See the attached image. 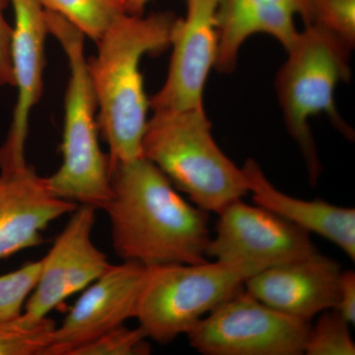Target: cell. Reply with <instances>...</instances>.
<instances>
[{"mask_svg": "<svg viewBox=\"0 0 355 355\" xmlns=\"http://www.w3.org/2000/svg\"><path fill=\"white\" fill-rule=\"evenodd\" d=\"M110 173L113 197L104 210L119 258L147 268L207 261L209 212L188 202L146 158L114 165Z\"/></svg>", "mask_w": 355, "mask_h": 355, "instance_id": "obj_1", "label": "cell"}, {"mask_svg": "<svg viewBox=\"0 0 355 355\" xmlns=\"http://www.w3.org/2000/svg\"><path fill=\"white\" fill-rule=\"evenodd\" d=\"M177 19L170 11L148 16L123 13L96 42L97 55L88 60V70L99 132L109 147L110 169L142 157L150 105L140 62L146 55L169 48Z\"/></svg>", "mask_w": 355, "mask_h": 355, "instance_id": "obj_2", "label": "cell"}, {"mask_svg": "<svg viewBox=\"0 0 355 355\" xmlns=\"http://www.w3.org/2000/svg\"><path fill=\"white\" fill-rule=\"evenodd\" d=\"M153 113L142 139V157L191 202L218 214L247 195L244 172L216 144L205 107Z\"/></svg>", "mask_w": 355, "mask_h": 355, "instance_id": "obj_3", "label": "cell"}, {"mask_svg": "<svg viewBox=\"0 0 355 355\" xmlns=\"http://www.w3.org/2000/svg\"><path fill=\"white\" fill-rule=\"evenodd\" d=\"M46 18L49 34L64 49L70 69L64 100L62 163L46 180L58 198L104 210L113 191L109 157L99 144L97 102L84 51L85 35L58 14L46 10Z\"/></svg>", "mask_w": 355, "mask_h": 355, "instance_id": "obj_4", "label": "cell"}, {"mask_svg": "<svg viewBox=\"0 0 355 355\" xmlns=\"http://www.w3.org/2000/svg\"><path fill=\"white\" fill-rule=\"evenodd\" d=\"M286 53L287 60L275 77V90L287 130L304 156L311 182L315 184L321 165L308 123L310 118L324 114L345 137H354L335 103L336 86L349 83L352 76V50L323 28L309 24L299 32Z\"/></svg>", "mask_w": 355, "mask_h": 355, "instance_id": "obj_5", "label": "cell"}, {"mask_svg": "<svg viewBox=\"0 0 355 355\" xmlns=\"http://www.w3.org/2000/svg\"><path fill=\"white\" fill-rule=\"evenodd\" d=\"M258 268L228 261L148 268L137 317L147 338L168 345L244 288Z\"/></svg>", "mask_w": 355, "mask_h": 355, "instance_id": "obj_6", "label": "cell"}, {"mask_svg": "<svg viewBox=\"0 0 355 355\" xmlns=\"http://www.w3.org/2000/svg\"><path fill=\"white\" fill-rule=\"evenodd\" d=\"M310 326L268 307L243 288L187 336L191 347L205 355H301Z\"/></svg>", "mask_w": 355, "mask_h": 355, "instance_id": "obj_7", "label": "cell"}, {"mask_svg": "<svg viewBox=\"0 0 355 355\" xmlns=\"http://www.w3.org/2000/svg\"><path fill=\"white\" fill-rule=\"evenodd\" d=\"M216 235L207 254L216 261L244 263L265 270L317 253L309 233L242 198L218 212Z\"/></svg>", "mask_w": 355, "mask_h": 355, "instance_id": "obj_8", "label": "cell"}, {"mask_svg": "<svg viewBox=\"0 0 355 355\" xmlns=\"http://www.w3.org/2000/svg\"><path fill=\"white\" fill-rule=\"evenodd\" d=\"M97 209L78 205L58 236L48 254L41 259V272L22 317L38 323L70 296L84 291L111 266L108 256L93 242Z\"/></svg>", "mask_w": 355, "mask_h": 355, "instance_id": "obj_9", "label": "cell"}, {"mask_svg": "<svg viewBox=\"0 0 355 355\" xmlns=\"http://www.w3.org/2000/svg\"><path fill=\"white\" fill-rule=\"evenodd\" d=\"M222 0H187L184 19L173 29L167 78L149 99L153 112L203 107V92L219 50L218 12Z\"/></svg>", "mask_w": 355, "mask_h": 355, "instance_id": "obj_10", "label": "cell"}, {"mask_svg": "<svg viewBox=\"0 0 355 355\" xmlns=\"http://www.w3.org/2000/svg\"><path fill=\"white\" fill-rule=\"evenodd\" d=\"M148 268L137 261L111 265L84 289L44 355H72L74 350L137 317Z\"/></svg>", "mask_w": 355, "mask_h": 355, "instance_id": "obj_11", "label": "cell"}, {"mask_svg": "<svg viewBox=\"0 0 355 355\" xmlns=\"http://www.w3.org/2000/svg\"><path fill=\"white\" fill-rule=\"evenodd\" d=\"M342 272L340 263L317 252L254 273L244 289L268 307L311 323L336 309Z\"/></svg>", "mask_w": 355, "mask_h": 355, "instance_id": "obj_12", "label": "cell"}, {"mask_svg": "<svg viewBox=\"0 0 355 355\" xmlns=\"http://www.w3.org/2000/svg\"><path fill=\"white\" fill-rule=\"evenodd\" d=\"M77 207L55 196L27 162L0 167V260L41 245L51 222Z\"/></svg>", "mask_w": 355, "mask_h": 355, "instance_id": "obj_13", "label": "cell"}, {"mask_svg": "<svg viewBox=\"0 0 355 355\" xmlns=\"http://www.w3.org/2000/svg\"><path fill=\"white\" fill-rule=\"evenodd\" d=\"M10 4L14 12L11 55L18 94L8 135L0 147V166L26 162L30 114L43 96L44 43L49 34L46 10L37 0H10Z\"/></svg>", "mask_w": 355, "mask_h": 355, "instance_id": "obj_14", "label": "cell"}, {"mask_svg": "<svg viewBox=\"0 0 355 355\" xmlns=\"http://www.w3.org/2000/svg\"><path fill=\"white\" fill-rule=\"evenodd\" d=\"M309 12L310 0H222L216 69L234 71L240 49L254 34L270 35L288 50L299 34L295 16L306 23Z\"/></svg>", "mask_w": 355, "mask_h": 355, "instance_id": "obj_15", "label": "cell"}, {"mask_svg": "<svg viewBox=\"0 0 355 355\" xmlns=\"http://www.w3.org/2000/svg\"><path fill=\"white\" fill-rule=\"evenodd\" d=\"M248 193L254 205L270 210L309 234H317L335 244L350 260L355 259V210L324 200H304L277 190L260 165L248 159L242 167Z\"/></svg>", "mask_w": 355, "mask_h": 355, "instance_id": "obj_16", "label": "cell"}, {"mask_svg": "<svg viewBox=\"0 0 355 355\" xmlns=\"http://www.w3.org/2000/svg\"><path fill=\"white\" fill-rule=\"evenodd\" d=\"M97 42L116 17L125 13V0H37Z\"/></svg>", "mask_w": 355, "mask_h": 355, "instance_id": "obj_17", "label": "cell"}, {"mask_svg": "<svg viewBox=\"0 0 355 355\" xmlns=\"http://www.w3.org/2000/svg\"><path fill=\"white\" fill-rule=\"evenodd\" d=\"M55 327L49 317L34 324L21 315L11 321H0V355H44Z\"/></svg>", "mask_w": 355, "mask_h": 355, "instance_id": "obj_18", "label": "cell"}, {"mask_svg": "<svg viewBox=\"0 0 355 355\" xmlns=\"http://www.w3.org/2000/svg\"><path fill=\"white\" fill-rule=\"evenodd\" d=\"M316 323L311 324L305 354L354 355L350 324L335 309L322 312Z\"/></svg>", "mask_w": 355, "mask_h": 355, "instance_id": "obj_19", "label": "cell"}, {"mask_svg": "<svg viewBox=\"0 0 355 355\" xmlns=\"http://www.w3.org/2000/svg\"><path fill=\"white\" fill-rule=\"evenodd\" d=\"M317 25L331 33L349 50L355 44V0H310L305 25Z\"/></svg>", "mask_w": 355, "mask_h": 355, "instance_id": "obj_20", "label": "cell"}, {"mask_svg": "<svg viewBox=\"0 0 355 355\" xmlns=\"http://www.w3.org/2000/svg\"><path fill=\"white\" fill-rule=\"evenodd\" d=\"M41 272V260L28 261L13 272L0 275V321H11L22 314Z\"/></svg>", "mask_w": 355, "mask_h": 355, "instance_id": "obj_21", "label": "cell"}, {"mask_svg": "<svg viewBox=\"0 0 355 355\" xmlns=\"http://www.w3.org/2000/svg\"><path fill=\"white\" fill-rule=\"evenodd\" d=\"M147 340L139 326L130 329L123 324L74 350L72 355H146L151 352Z\"/></svg>", "mask_w": 355, "mask_h": 355, "instance_id": "obj_22", "label": "cell"}, {"mask_svg": "<svg viewBox=\"0 0 355 355\" xmlns=\"http://www.w3.org/2000/svg\"><path fill=\"white\" fill-rule=\"evenodd\" d=\"M9 4L10 0H0V86H15L11 55L12 26L8 24L4 15Z\"/></svg>", "mask_w": 355, "mask_h": 355, "instance_id": "obj_23", "label": "cell"}, {"mask_svg": "<svg viewBox=\"0 0 355 355\" xmlns=\"http://www.w3.org/2000/svg\"><path fill=\"white\" fill-rule=\"evenodd\" d=\"M350 324L355 323V273L354 270L342 272L340 295L336 309Z\"/></svg>", "mask_w": 355, "mask_h": 355, "instance_id": "obj_24", "label": "cell"}, {"mask_svg": "<svg viewBox=\"0 0 355 355\" xmlns=\"http://www.w3.org/2000/svg\"><path fill=\"white\" fill-rule=\"evenodd\" d=\"M149 1L150 0H125V13L130 15H144V9Z\"/></svg>", "mask_w": 355, "mask_h": 355, "instance_id": "obj_25", "label": "cell"}]
</instances>
